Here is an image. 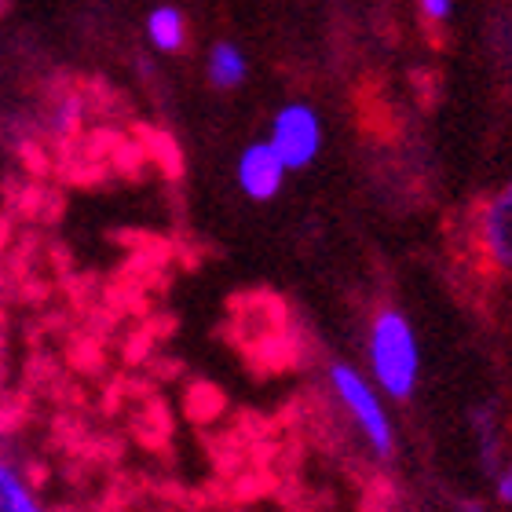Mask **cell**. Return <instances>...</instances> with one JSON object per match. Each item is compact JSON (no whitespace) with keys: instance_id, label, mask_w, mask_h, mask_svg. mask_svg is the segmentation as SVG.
Instances as JSON below:
<instances>
[{"instance_id":"obj_9","label":"cell","mask_w":512,"mask_h":512,"mask_svg":"<svg viewBox=\"0 0 512 512\" xmlns=\"http://www.w3.org/2000/svg\"><path fill=\"white\" fill-rule=\"evenodd\" d=\"M421 11H425L428 19H450V4L447 0H425V4H421Z\"/></svg>"},{"instance_id":"obj_5","label":"cell","mask_w":512,"mask_h":512,"mask_svg":"<svg viewBox=\"0 0 512 512\" xmlns=\"http://www.w3.org/2000/svg\"><path fill=\"white\" fill-rule=\"evenodd\" d=\"M483 246L494 264L512 267V183L483 213Z\"/></svg>"},{"instance_id":"obj_3","label":"cell","mask_w":512,"mask_h":512,"mask_svg":"<svg viewBox=\"0 0 512 512\" xmlns=\"http://www.w3.org/2000/svg\"><path fill=\"white\" fill-rule=\"evenodd\" d=\"M267 143L275 147L286 169H304L319 158L322 150V118L308 103H289L271 121V136Z\"/></svg>"},{"instance_id":"obj_7","label":"cell","mask_w":512,"mask_h":512,"mask_svg":"<svg viewBox=\"0 0 512 512\" xmlns=\"http://www.w3.org/2000/svg\"><path fill=\"white\" fill-rule=\"evenodd\" d=\"M147 37L154 41V48H161V52H176V48L183 44V37H187V26H183L180 8H169V4H161V8L150 11Z\"/></svg>"},{"instance_id":"obj_4","label":"cell","mask_w":512,"mask_h":512,"mask_svg":"<svg viewBox=\"0 0 512 512\" xmlns=\"http://www.w3.org/2000/svg\"><path fill=\"white\" fill-rule=\"evenodd\" d=\"M238 187L253 198V202H267V198H275L282 191V180H286V165L282 158L275 154L271 143H253V147L242 150V158H238Z\"/></svg>"},{"instance_id":"obj_10","label":"cell","mask_w":512,"mask_h":512,"mask_svg":"<svg viewBox=\"0 0 512 512\" xmlns=\"http://www.w3.org/2000/svg\"><path fill=\"white\" fill-rule=\"evenodd\" d=\"M498 498L505 505H512V461L502 469V476H498Z\"/></svg>"},{"instance_id":"obj_11","label":"cell","mask_w":512,"mask_h":512,"mask_svg":"<svg viewBox=\"0 0 512 512\" xmlns=\"http://www.w3.org/2000/svg\"><path fill=\"white\" fill-rule=\"evenodd\" d=\"M469 512H480V509H476V505H469Z\"/></svg>"},{"instance_id":"obj_6","label":"cell","mask_w":512,"mask_h":512,"mask_svg":"<svg viewBox=\"0 0 512 512\" xmlns=\"http://www.w3.org/2000/svg\"><path fill=\"white\" fill-rule=\"evenodd\" d=\"M249 74V63H246V52L231 41H220L213 44V52H209V81L216 88H238L246 81Z\"/></svg>"},{"instance_id":"obj_1","label":"cell","mask_w":512,"mask_h":512,"mask_svg":"<svg viewBox=\"0 0 512 512\" xmlns=\"http://www.w3.org/2000/svg\"><path fill=\"white\" fill-rule=\"evenodd\" d=\"M370 366L381 384V392L392 399H406L417 388L421 377V348L417 333L406 315L399 311H381L370 326Z\"/></svg>"},{"instance_id":"obj_8","label":"cell","mask_w":512,"mask_h":512,"mask_svg":"<svg viewBox=\"0 0 512 512\" xmlns=\"http://www.w3.org/2000/svg\"><path fill=\"white\" fill-rule=\"evenodd\" d=\"M0 512H44L8 461H0Z\"/></svg>"},{"instance_id":"obj_2","label":"cell","mask_w":512,"mask_h":512,"mask_svg":"<svg viewBox=\"0 0 512 512\" xmlns=\"http://www.w3.org/2000/svg\"><path fill=\"white\" fill-rule=\"evenodd\" d=\"M330 381H333V392L337 399L344 403V410L352 414V421L359 425V432L366 436V443L377 450V454H392V443H395V432H392V421L384 414V403L377 388L366 381L355 366H333L330 370Z\"/></svg>"}]
</instances>
